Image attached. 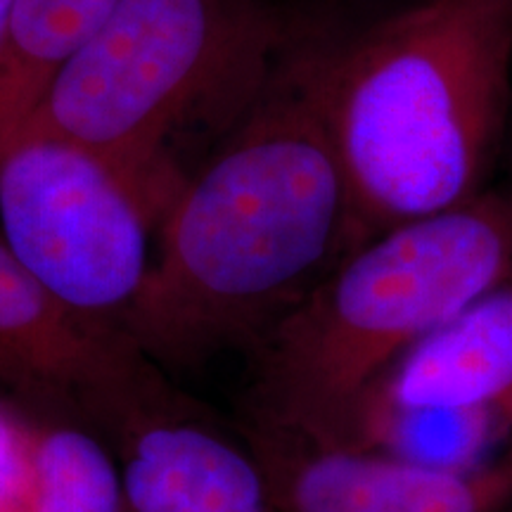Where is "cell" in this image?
Listing matches in <instances>:
<instances>
[{
    "label": "cell",
    "mask_w": 512,
    "mask_h": 512,
    "mask_svg": "<svg viewBox=\"0 0 512 512\" xmlns=\"http://www.w3.org/2000/svg\"><path fill=\"white\" fill-rule=\"evenodd\" d=\"M121 510V467L110 441L76 422L31 418V477L24 512Z\"/></svg>",
    "instance_id": "11"
},
{
    "label": "cell",
    "mask_w": 512,
    "mask_h": 512,
    "mask_svg": "<svg viewBox=\"0 0 512 512\" xmlns=\"http://www.w3.org/2000/svg\"><path fill=\"white\" fill-rule=\"evenodd\" d=\"M10 8H12V0H0V43H3L5 27H8Z\"/></svg>",
    "instance_id": "13"
},
{
    "label": "cell",
    "mask_w": 512,
    "mask_h": 512,
    "mask_svg": "<svg viewBox=\"0 0 512 512\" xmlns=\"http://www.w3.org/2000/svg\"><path fill=\"white\" fill-rule=\"evenodd\" d=\"M512 278V183L358 245L249 351L247 418L337 441L415 344Z\"/></svg>",
    "instance_id": "3"
},
{
    "label": "cell",
    "mask_w": 512,
    "mask_h": 512,
    "mask_svg": "<svg viewBox=\"0 0 512 512\" xmlns=\"http://www.w3.org/2000/svg\"><path fill=\"white\" fill-rule=\"evenodd\" d=\"M119 0H12L0 43V147Z\"/></svg>",
    "instance_id": "10"
},
{
    "label": "cell",
    "mask_w": 512,
    "mask_h": 512,
    "mask_svg": "<svg viewBox=\"0 0 512 512\" xmlns=\"http://www.w3.org/2000/svg\"><path fill=\"white\" fill-rule=\"evenodd\" d=\"M285 46L261 0H119L15 136L86 147L166 214L190 176L181 145L216 147Z\"/></svg>",
    "instance_id": "4"
},
{
    "label": "cell",
    "mask_w": 512,
    "mask_h": 512,
    "mask_svg": "<svg viewBox=\"0 0 512 512\" xmlns=\"http://www.w3.org/2000/svg\"><path fill=\"white\" fill-rule=\"evenodd\" d=\"M162 211L86 147L19 133L0 147V238L60 302L124 332Z\"/></svg>",
    "instance_id": "5"
},
{
    "label": "cell",
    "mask_w": 512,
    "mask_h": 512,
    "mask_svg": "<svg viewBox=\"0 0 512 512\" xmlns=\"http://www.w3.org/2000/svg\"><path fill=\"white\" fill-rule=\"evenodd\" d=\"M31 477V418L0 401V512H24Z\"/></svg>",
    "instance_id": "12"
},
{
    "label": "cell",
    "mask_w": 512,
    "mask_h": 512,
    "mask_svg": "<svg viewBox=\"0 0 512 512\" xmlns=\"http://www.w3.org/2000/svg\"><path fill=\"white\" fill-rule=\"evenodd\" d=\"M280 512H512V451L446 470L242 415Z\"/></svg>",
    "instance_id": "7"
},
{
    "label": "cell",
    "mask_w": 512,
    "mask_h": 512,
    "mask_svg": "<svg viewBox=\"0 0 512 512\" xmlns=\"http://www.w3.org/2000/svg\"><path fill=\"white\" fill-rule=\"evenodd\" d=\"M366 413L484 415L512 430V278L406 351L347 427Z\"/></svg>",
    "instance_id": "9"
},
{
    "label": "cell",
    "mask_w": 512,
    "mask_h": 512,
    "mask_svg": "<svg viewBox=\"0 0 512 512\" xmlns=\"http://www.w3.org/2000/svg\"><path fill=\"white\" fill-rule=\"evenodd\" d=\"M119 458L121 512H280L247 439L207 418L176 389L110 439Z\"/></svg>",
    "instance_id": "8"
},
{
    "label": "cell",
    "mask_w": 512,
    "mask_h": 512,
    "mask_svg": "<svg viewBox=\"0 0 512 512\" xmlns=\"http://www.w3.org/2000/svg\"><path fill=\"white\" fill-rule=\"evenodd\" d=\"M510 164H512V145H510Z\"/></svg>",
    "instance_id": "14"
},
{
    "label": "cell",
    "mask_w": 512,
    "mask_h": 512,
    "mask_svg": "<svg viewBox=\"0 0 512 512\" xmlns=\"http://www.w3.org/2000/svg\"><path fill=\"white\" fill-rule=\"evenodd\" d=\"M285 46L247 112L185 178L124 332L159 368L249 354L363 245L318 72Z\"/></svg>",
    "instance_id": "1"
},
{
    "label": "cell",
    "mask_w": 512,
    "mask_h": 512,
    "mask_svg": "<svg viewBox=\"0 0 512 512\" xmlns=\"http://www.w3.org/2000/svg\"><path fill=\"white\" fill-rule=\"evenodd\" d=\"M363 242L489 190L508 138L512 0H420L318 48Z\"/></svg>",
    "instance_id": "2"
},
{
    "label": "cell",
    "mask_w": 512,
    "mask_h": 512,
    "mask_svg": "<svg viewBox=\"0 0 512 512\" xmlns=\"http://www.w3.org/2000/svg\"><path fill=\"white\" fill-rule=\"evenodd\" d=\"M0 384L31 418L102 439L171 392L126 332L88 320L41 285L0 238Z\"/></svg>",
    "instance_id": "6"
}]
</instances>
